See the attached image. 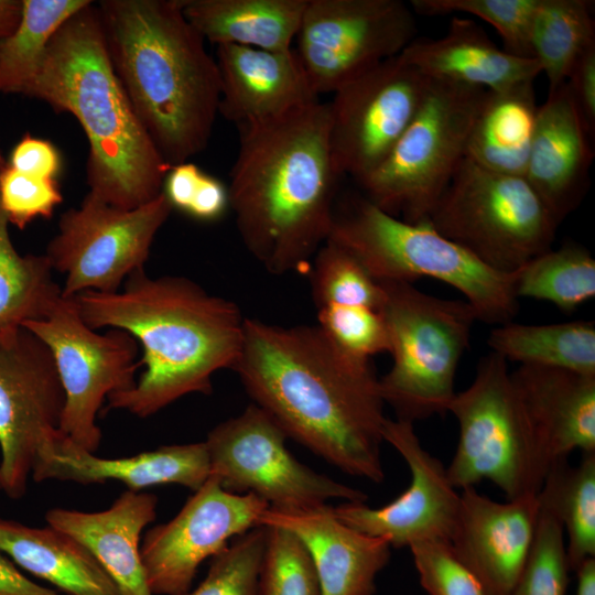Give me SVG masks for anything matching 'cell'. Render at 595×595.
Returning a JSON list of instances; mask_svg holds the SVG:
<instances>
[{"mask_svg": "<svg viewBox=\"0 0 595 595\" xmlns=\"http://www.w3.org/2000/svg\"><path fill=\"white\" fill-rule=\"evenodd\" d=\"M231 370L288 437L349 476L383 482L387 418L370 360L344 353L317 325L246 317Z\"/></svg>", "mask_w": 595, "mask_h": 595, "instance_id": "1", "label": "cell"}, {"mask_svg": "<svg viewBox=\"0 0 595 595\" xmlns=\"http://www.w3.org/2000/svg\"><path fill=\"white\" fill-rule=\"evenodd\" d=\"M93 329L118 328L138 342L144 371L134 386L107 398V410L148 418L190 393L210 394L212 377L231 369L244 339L238 306L176 275L132 272L115 293L72 298Z\"/></svg>", "mask_w": 595, "mask_h": 595, "instance_id": "2", "label": "cell"}, {"mask_svg": "<svg viewBox=\"0 0 595 595\" xmlns=\"http://www.w3.org/2000/svg\"><path fill=\"white\" fill-rule=\"evenodd\" d=\"M239 131L228 194L241 241L269 273L302 270L328 238L340 177L328 102Z\"/></svg>", "mask_w": 595, "mask_h": 595, "instance_id": "3", "label": "cell"}, {"mask_svg": "<svg viewBox=\"0 0 595 595\" xmlns=\"http://www.w3.org/2000/svg\"><path fill=\"white\" fill-rule=\"evenodd\" d=\"M121 86L155 148L171 165L208 144L221 83L205 40L180 0H102L96 6Z\"/></svg>", "mask_w": 595, "mask_h": 595, "instance_id": "4", "label": "cell"}, {"mask_svg": "<svg viewBox=\"0 0 595 595\" xmlns=\"http://www.w3.org/2000/svg\"><path fill=\"white\" fill-rule=\"evenodd\" d=\"M72 113L89 142V194L123 209L155 198L171 170L137 117L112 67L93 2L52 37L25 93Z\"/></svg>", "mask_w": 595, "mask_h": 595, "instance_id": "5", "label": "cell"}, {"mask_svg": "<svg viewBox=\"0 0 595 595\" xmlns=\"http://www.w3.org/2000/svg\"><path fill=\"white\" fill-rule=\"evenodd\" d=\"M327 240L355 256L378 282L430 278L451 285L465 296L477 321L502 325L518 312L512 273L487 267L428 221H404L364 195L335 208Z\"/></svg>", "mask_w": 595, "mask_h": 595, "instance_id": "6", "label": "cell"}, {"mask_svg": "<svg viewBox=\"0 0 595 595\" xmlns=\"http://www.w3.org/2000/svg\"><path fill=\"white\" fill-rule=\"evenodd\" d=\"M380 309L390 337L392 366L379 378L385 404L408 422L447 412L455 396L454 379L477 321L463 300L426 294L412 283L379 282Z\"/></svg>", "mask_w": 595, "mask_h": 595, "instance_id": "7", "label": "cell"}, {"mask_svg": "<svg viewBox=\"0 0 595 595\" xmlns=\"http://www.w3.org/2000/svg\"><path fill=\"white\" fill-rule=\"evenodd\" d=\"M426 221L506 274L551 249L560 225L524 177L489 171L466 156Z\"/></svg>", "mask_w": 595, "mask_h": 595, "instance_id": "8", "label": "cell"}, {"mask_svg": "<svg viewBox=\"0 0 595 595\" xmlns=\"http://www.w3.org/2000/svg\"><path fill=\"white\" fill-rule=\"evenodd\" d=\"M447 412L457 420L459 436L447 476L456 489L493 482L507 500L537 495L549 464L544 459L507 361L484 357L470 386L455 393Z\"/></svg>", "mask_w": 595, "mask_h": 595, "instance_id": "9", "label": "cell"}, {"mask_svg": "<svg viewBox=\"0 0 595 595\" xmlns=\"http://www.w3.org/2000/svg\"><path fill=\"white\" fill-rule=\"evenodd\" d=\"M486 90L430 79L412 121L387 158L358 182L364 196L408 223L426 221L466 155Z\"/></svg>", "mask_w": 595, "mask_h": 595, "instance_id": "10", "label": "cell"}, {"mask_svg": "<svg viewBox=\"0 0 595 595\" xmlns=\"http://www.w3.org/2000/svg\"><path fill=\"white\" fill-rule=\"evenodd\" d=\"M286 439L278 423L252 403L208 432L204 442L209 475L225 490L253 494L279 511L311 510L331 499L366 502L364 491L299 462L286 448Z\"/></svg>", "mask_w": 595, "mask_h": 595, "instance_id": "11", "label": "cell"}, {"mask_svg": "<svg viewBox=\"0 0 595 595\" xmlns=\"http://www.w3.org/2000/svg\"><path fill=\"white\" fill-rule=\"evenodd\" d=\"M22 327L39 337L54 358L65 396L58 430L95 453L101 442L96 423L101 405L110 394L129 390L137 381L138 342L122 329H93L74 300L64 296L47 317Z\"/></svg>", "mask_w": 595, "mask_h": 595, "instance_id": "12", "label": "cell"}, {"mask_svg": "<svg viewBox=\"0 0 595 595\" xmlns=\"http://www.w3.org/2000/svg\"><path fill=\"white\" fill-rule=\"evenodd\" d=\"M172 210L162 191L133 209L88 193L78 207L64 212L44 253L53 270L65 277L63 296L119 291L132 272L144 269L153 240Z\"/></svg>", "mask_w": 595, "mask_h": 595, "instance_id": "13", "label": "cell"}, {"mask_svg": "<svg viewBox=\"0 0 595 595\" xmlns=\"http://www.w3.org/2000/svg\"><path fill=\"white\" fill-rule=\"evenodd\" d=\"M416 30L401 0H309L294 51L320 96L399 55Z\"/></svg>", "mask_w": 595, "mask_h": 595, "instance_id": "14", "label": "cell"}, {"mask_svg": "<svg viewBox=\"0 0 595 595\" xmlns=\"http://www.w3.org/2000/svg\"><path fill=\"white\" fill-rule=\"evenodd\" d=\"M428 84L426 76L397 55L333 93L329 148L339 176L359 182L380 165L415 116Z\"/></svg>", "mask_w": 595, "mask_h": 595, "instance_id": "15", "label": "cell"}, {"mask_svg": "<svg viewBox=\"0 0 595 595\" xmlns=\"http://www.w3.org/2000/svg\"><path fill=\"white\" fill-rule=\"evenodd\" d=\"M65 396L48 347L20 327L0 335V489L26 491L37 452L60 426Z\"/></svg>", "mask_w": 595, "mask_h": 595, "instance_id": "16", "label": "cell"}, {"mask_svg": "<svg viewBox=\"0 0 595 595\" xmlns=\"http://www.w3.org/2000/svg\"><path fill=\"white\" fill-rule=\"evenodd\" d=\"M269 505L253 494L225 490L209 475L170 521L144 534L141 559L153 595L191 589L198 566L228 547V541L259 526Z\"/></svg>", "mask_w": 595, "mask_h": 595, "instance_id": "17", "label": "cell"}, {"mask_svg": "<svg viewBox=\"0 0 595 595\" xmlns=\"http://www.w3.org/2000/svg\"><path fill=\"white\" fill-rule=\"evenodd\" d=\"M383 441L407 463L411 480L391 502L371 508L360 501L333 507L348 527L386 539L391 548L428 540L448 541L459 511L461 496L451 484L446 467L422 445L412 422L386 419Z\"/></svg>", "mask_w": 595, "mask_h": 595, "instance_id": "18", "label": "cell"}, {"mask_svg": "<svg viewBox=\"0 0 595 595\" xmlns=\"http://www.w3.org/2000/svg\"><path fill=\"white\" fill-rule=\"evenodd\" d=\"M450 543L485 595H511L530 553L539 518L537 495L499 502L475 487L461 489Z\"/></svg>", "mask_w": 595, "mask_h": 595, "instance_id": "19", "label": "cell"}, {"mask_svg": "<svg viewBox=\"0 0 595 595\" xmlns=\"http://www.w3.org/2000/svg\"><path fill=\"white\" fill-rule=\"evenodd\" d=\"M210 474L205 442L164 445L140 454L102 458L57 430L41 445L32 468L36 483L48 479L82 485L116 480L129 490L176 484L197 490Z\"/></svg>", "mask_w": 595, "mask_h": 595, "instance_id": "20", "label": "cell"}, {"mask_svg": "<svg viewBox=\"0 0 595 595\" xmlns=\"http://www.w3.org/2000/svg\"><path fill=\"white\" fill-rule=\"evenodd\" d=\"M218 112L239 127L275 120L318 101L293 48L217 45Z\"/></svg>", "mask_w": 595, "mask_h": 595, "instance_id": "21", "label": "cell"}, {"mask_svg": "<svg viewBox=\"0 0 595 595\" xmlns=\"http://www.w3.org/2000/svg\"><path fill=\"white\" fill-rule=\"evenodd\" d=\"M593 139L566 84L538 107L524 178L560 224L589 186Z\"/></svg>", "mask_w": 595, "mask_h": 595, "instance_id": "22", "label": "cell"}, {"mask_svg": "<svg viewBox=\"0 0 595 595\" xmlns=\"http://www.w3.org/2000/svg\"><path fill=\"white\" fill-rule=\"evenodd\" d=\"M259 524L278 526L295 534L313 562L321 595H375L376 580L391 555L390 543L359 532L324 505L304 511L268 508Z\"/></svg>", "mask_w": 595, "mask_h": 595, "instance_id": "23", "label": "cell"}, {"mask_svg": "<svg viewBox=\"0 0 595 595\" xmlns=\"http://www.w3.org/2000/svg\"><path fill=\"white\" fill-rule=\"evenodd\" d=\"M510 378L549 466L574 450L595 452V376L520 365Z\"/></svg>", "mask_w": 595, "mask_h": 595, "instance_id": "24", "label": "cell"}, {"mask_svg": "<svg viewBox=\"0 0 595 595\" xmlns=\"http://www.w3.org/2000/svg\"><path fill=\"white\" fill-rule=\"evenodd\" d=\"M158 497L126 490L101 511L47 510V526L84 545L113 581L121 595H153L141 559L142 530L156 517Z\"/></svg>", "mask_w": 595, "mask_h": 595, "instance_id": "25", "label": "cell"}, {"mask_svg": "<svg viewBox=\"0 0 595 595\" xmlns=\"http://www.w3.org/2000/svg\"><path fill=\"white\" fill-rule=\"evenodd\" d=\"M430 79L485 90H499L533 80L541 74L534 58L498 47L475 21L454 17L444 35L415 37L399 54Z\"/></svg>", "mask_w": 595, "mask_h": 595, "instance_id": "26", "label": "cell"}, {"mask_svg": "<svg viewBox=\"0 0 595 595\" xmlns=\"http://www.w3.org/2000/svg\"><path fill=\"white\" fill-rule=\"evenodd\" d=\"M0 551L63 594L121 595L84 545L50 526L29 527L0 518Z\"/></svg>", "mask_w": 595, "mask_h": 595, "instance_id": "27", "label": "cell"}, {"mask_svg": "<svg viewBox=\"0 0 595 595\" xmlns=\"http://www.w3.org/2000/svg\"><path fill=\"white\" fill-rule=\"evenodd\" d=\"M309 0H180L186 20L216 45L286 51Z\"/></svg>", "mask_w": 595, "mask_h": 595, "instance_id": "28", "label": "cell"}, {"mask_svg": "<svg viewBox=\"0 0 595 595\" xmlns=\"http://www.w3.org/2000/svg\"><path fill=\"white\" fill-rule=\"evenodd\" d=\"M538 107L533 80L486 90L465 156L489 171L524 177Z\"/></svg>", "mask_w": 595, "mask_h": 595, "instance_id": "29", "label": "cell"}, {"mask_svg": "<svg viewBox=\"0 0 595 595\" xmlns=\"http://www.w3.org/2000/svg\"><path fill=\"white\" fill-rule=\"evenodd\" d=\"M488 346L506 361L566 369L595 376V324L591 321L491 329Z\"/></svg>", "mask_w": 595, "mask_h": 595, "instance_id": "30", "label": "cell"}, {"mask_svg": "<svg viewBox=\"0 0 595 595\" xmlns=\"http://www.w3.org/2000/svg\"><path fill=\"white\" fill-rule=\"evenodd\" d=\"M537 497L540 510L561 523L569 567L575 573L595 558V452L583 453L576 466L567 457L555 459Z\"/></svg>", "mask_w": 595, "mask_h": 595, "instance_id": "31", "label": "cell"}, {"mask_svg": "<svg viewBox=\"0 0 595 595\" xmlns=\"http://www.w3.org/2000/svg\"><path fill=\"white\" fill-rule=\"evenodd\" d=\"M0 206V335L47 317L63 299L45 255H20Z\"/></svg>", "mask_w": 595, "mask_h": 595, "instance_id": "32", "label": "cell"}, {"mask_svg": "<svg viewBox=\"0 0 595 595\" xmlns=\"http://www.w3.org/2000/svg\"><path fill=\"white\" fill-rule=\"evenodd\" d=\"M593 4L589 0H538L530 45L548 78L549 91L566 82L577 57L595 43Z\"/></svg>", "mask_w": 595, "mask_h": 595, "instance_id": "33", "label": "cell"}, {"mask_svg": "<svg viewBox=\"0 0 595 595\" xmlns=\"http://www.w3.org/2000/svg\"><path fill=\"white\" fill-rule=\"evenodd\" d=\"M90 0H22L14 31L0 43V93L22 94L35 79L57 30Z\"/></svg>", "mask_w": 595, "mask_h": 595, "instance_id": "34", "label": "cell"}, {"mask_svg": "<svg viewBox=\"0 0 595 595\" xmlns=\"http://www.w3.org/2000/svg\"><path fill=\"white\" fill-rule=\"evenodd\" d=\"M519 298L550 302L573 312L595 296V259L584 247L565 244L530 259L512 273Z\"/></svg>", "mask_w": 595, "mask_h": 595, "instance_id": "35", "label": "cell"}, {"mask_svg": "<svg viewBox=\"0 0 595 595\" xmlns=\"http://www.w3.org/2000/svg\"><path fill=\"white\" fill-rule=\"evenodd\" d=\"M309 267L316 307L349 305L380 311L385 300L382 285L345 248L326 240Z\"/></svg>", "mask_w": 595, "mask_h": 595, "instance_id": "36", "label": "cell"}, {"mask_svg": "<svg viewBox=\"0 0 595 595\" xmlns=\"http://www.w3.org/2000/svg\"><path fill=\"white\" fill-rule=\"evenodd\" d=\"M538 0H412L414 14L468 13L496 29L504 50L519 57H532L530 26Z\"/></svg>", "mask_w": 595, "mask_h": 595, "instance_id": "37", "label": "cell"}, {"mask_svg": "<svg viewBox=\"0 0 595 595\" xmlns=\"http://www.w3.org/2000/svg\"><path fill=\"white\" fill-rule=\"evenodd\" d=\"M267 526L236 537L212 558L205 578L182 595H259V576L267 544Z\"/></svg>", "mask_w": 595, "mask_h": 595, "instance_id": "38", "label": "cell"}, {"mask_svg": "<svg viewBox=\"0 0 595 595\" xmlns=\"http://www.w3.org/2000/svg\"><path fill=\"white\" fill-rule=\"evenodd\" d=\"M267 528L259 595H321L313 562L301 540L282 527Z\"/></svg>", "mask_w": 595, "mask_h": 595, "instance_id": "39", "label": "cell"}, {"mask_svg": "<svg viewBox=\"0 0 595 595\" xmlns=\"http://www.w3.org/2000/svg\"><path fill=\"white\" fill-rule=\"evenodd\" d=\"M569 572L563 528L540 510L530 553L511 595H565Z\"/></svg>", "mask_w": 595, "mask_h": 595, "instance_id": "40", "label": "cell"}, {"mask_svg": "<svg viewBox=\"0 0 595 595\" xmlns=\"http://www.w3.org/2000/svg\"><path fill=\"white\" fill-rule=\"evenodd\" d=\"M317 326L344 353L365 360L390 351V337L380 311L366 306L317 307Z\"/></svg>", "mask_w": 595, "mask_h": 595, "instance_id": "41", "label": "cell"}, {"mask_svg": "<svg viewBox=\"0 0 595 595\" xmlns=\"http://www.w3.org/2000/svg\"><path fill=\"white\" fill-rule=\"evenodd\" d=\"M409 549L428 595H485L474 573L458 559L448 541H420Z\"/></svg>", "mask_w": 595, "mask_h": 595, "instance_id": "42", "label": "cell"}, {"mask_svg": "<svg viewBox=\"0 0 595 595\" xmlns=\"http://www.w3.org/2000/svg\"><path fill=\"white\" fill-rule=\"evenodd\" d=\"M63 202L55 178L20 173L8 164L0 172V206L9 224L23 229L36 218L52 217Z\"/></svg>", "mask_w": 595, "mask_h": 595, "instance_id": "43", "label": "cell"}, {"mask_svg": "<svg viewBox=\"0 0 595 595\" xmlns=\"http://www.w3.org/2000/svg\"><path fill=\"white\" fill-rule=\"evenodd\" d=\"M585 128L595 138V43L577 57L565 82Z\"/></svg>", "mask_w": 595, "mask_h": 595, "instance_id": "44", "label": "cell"}, {"mask_svg": "<svg viewBox=\"0 0 595 595\" xmlns=\"http://www.w3.org/2000/svg\"><path fill=\"white\" fill-rule=\"evenodd\" d=\"M8 165L23 174L54 178L61 167V158L51 142L25 134L12 150Z\"/></svg>", "mask_w": 595, "mask_h": 595, "instance_id": "45", "label": "cell"}, {"mask_svg": "<svg viewBox=\"0 0 595 595\" xmlns=\"http://www.w3.org/2000/svg\"><path fill=\"white\" fill-rule=\"evenodd\" d=\"M229 208L228 186L203 173L187 214L201 220H215Z\"/></svg>", "mask_w": 595, "mask_h": 595, "instance_id": "46", "label": "cell"}, {"mask_svg": "<svg viewBox=\"0 0 595 595\" xmlns=\"http://www.w3.org/2000/svg\"><path fill=\"white\" fill-rule=\"evenodd\" d=\"M203 173L190 162L171 167L164 181L163 192L173 208L187 213Z\"/></svg>", "mask_w": 595, "mask_h": 595, "instance_id": "47", "label": "cell"}, {"mask_svg": "<svg viewBox=\"0 0 595 595\" xmlns=\"http://www.w3.org/2000/svg\"><path fill=\"white\" fill-rule=\"evenodd\" d=\"M0 595H66L42 586L25 576L0 551Z\"/></svg>", "mask_w": 595, "mask_h": 595, "instance_id": "48", "label": "cell"}, {"mask_svg": "<svg viewBox=\"0 0 595 595\" xmlns=\"http://www.w3.org/2000/svg\"><path fill=\"white\" fill-rule=\"evenodd\" d=\"M22 15V0H0V43L17 28Z\"/></svg>", "mask_w": 595, "mask_h": 595, "instance_id": "49", "label": "cell"}, {"mask_svg": "<svg viewBox=\"0 0 595 595\" xmlns=\"http://www.w3.org/2000/svg\"><path fill=\"white\" fill-rule=\"evenodd\" d=\"M576 595H595V558L586 560L575 572Z\"/></svg>", "mask_w": 595, "mask_h": 595, "instance_id": "50", "label": "cell"}, {"mask_svg": "<svg viewBox=\"0 0 595 595\" xmlns=\"http://www.w3.org/2000/svg\"><path fill=\"white\" fill-rule=\"evenodd\" d=\"M4 166H6V162H4V160H3V158H2V155L0 153V172Z\"/></svg>", "mask_w": 595, "mask_h": 595, "instance_id": "51", "label": "cell"}]
</instances>
